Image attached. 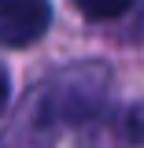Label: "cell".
Masks as SVG:
<instances>
[{"label":"cell","instance_id":"6da1fadb","mask_svg":"<svg viewBox=\"0 0 144 148\" xmlns=\"http://www.w3.org/2000/svg\"><path fill=\"white\" fill-rule=\"evenodd\" d=\"M104 92H107L104 63H81L74 71L59 74L52 85L33 89V96L41 100L52 122H85L104 108Z\"/></svg>","mask_w":144,"mask_h":148},{"label":"cell","instance_id":"3957f363","mask_svg":"<svg viewBox=\"0 0 144 148\" xmlns=\"http://www.w3.org/2000/svg\"><path fill=\"white\" fill-rule=\"evenodd\" d=\"M52 126L55 122L44 115L41 100L33 96L26 111L18 115V122L0 137V148H52Z\"/></svg>","mask_w":144,"mask_h":148},{"label":"cell","instance_id":"8992f818","mask_svg":"<svg viewBox=\"0 0 144 148\" xmlns=\"http://www.w3.org/2000/svg\"><path fill=\"white\" fill-rule=\"evenodd\" d=\"M8 100H11V78H8L4 67H0V115L8 111Z\"/></svg>","mask_w":144,"mask_h":148},{"label":"cell","instance_id":"7a4b0ae2","mask_svg":"<svg viewBox=\"0 0 144 148\" xmlns=\"http://www.w3.org/2000/svg\"><path fill=\"white\" fill-rule=\"evenodd\" d=\"M48 22H52L48 0H0V45L8 48H26L41 41Z\"/></svg>","mask_w":144,"mask_h":148},{"label":"cell","instance_id":"277c9868","mask_svg":"<svg viewBox=\"0 0 144 148\" xmlns=\"http://www.w3.org/2000/svg\"><path fill=\"white\" fill-rule=\"evenodd\" d=\"M74 8L81 11L85 18H92V22H104V18H118L126 15V8L133 4V0H70Z\"/></svg>","mask_w":144,"mask_h":148},{"label":"cell","instance_id":"5b68a950","mask_svg":"<svg viewBox=\"0 0 144 148\" xmlns=\"http://www.w3.org/2000/svg\"><path fill=\"white\" fill-rule=\"evenodd\" d=\"M126 133L129 141H144V108H133L126 115Z\"/></svg>","mask_w":144,"mask_h":148}]
</instances>
